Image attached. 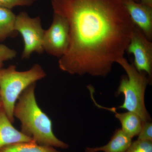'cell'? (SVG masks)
I'll return each instance as SVG.
<instances>
[{
    "label": "cell",
    "mask_w": 152,
    "mask_h": 152,
    "mask_svg": "<svg viewBox=\"0 0 152 152\" xmlns=\"http://www.w3.org/2000/svg\"><path fill=\"white\" fill-rule=\"evenodd\" d=\"M51 4L69 29L60 69L72 75L107 76L124 58L134 27L122 0H52Z\"/></svg>",
    "instance_id": "6da1fadb"
},
{
    "label": "cell",
    "mask_w": 152,
    "mask_h": 152,
    "mask_svg": "<svg viewBox=\"0 0 152 152\" xmlns=\"http://www.w3.org/2000/svg\"><path fill=\"white\" fill-rule=\"evenodd\" d=\"M35 83L22 93L15 105L14 118L21 123V132L35 142L42 145L66 149L69 145L58 139L54 134L51 120L38 104Z\"/></svg>",
    "instance_id": "7a4b0ae2"
},
{
    "label": "cell",
    "mask_w": 152,
    "mask_h": 152,
    "mask_svg": "<svg viewBox=\"0 0 152 152\" xmlns=\"http://www.w3.org/2000/svg\"><path fill=\"white\" fill-rule=\"evenodd\" d=\"M47 74L40 65L34 64L29 69L17 70L15 65L0 69V95L3 108L13 123L15 105L22 93L28 87L44 78Z\"/></svg>",
    "instance_id": "3957f363"
},
{
    "label": "cell",
    "mask_w": 152,
    "mask_h": 152,
    "mask_svg": "<svg viewBox=\"0 0 152 152\" xmlns=\"http://www.w3.org/2000/svg\"><path fill=\"white\" fill-rule=\"evenodd\" d=\"M117 63L127 75L121 79L116 93L117 96H124V102L118 108L136 114L144 122L151 121V117L145 105V95L147 86L151 81L146 74L139 72L124 57Z\"/></svg>",
    "instance_id": "277c9868"
},
{
    "label": "cell",
    "mask_w": 152,
    "mask_h": 152,
    "mask_svg": "<svg viewBox=\"0 0 152 152\" xmlns=\"http://www.w3.org/2000/svg\"><path fill=\"white\" fill-rule=\"evenodd\" d=\"M15 29L20 34L23 40L22 59H28L34 53H43V39L45 30L42 26L39 17L31 18L26 12H21L16 15Z\"/></svg>",
    "instance_id": "5b68a950"
},
{
    "label": "cell",
    "mask_w": 152,
    "mask_h": 152,
    "mask_svg": "<svg viewBox=\"0 0 152 152\" xmlns=\"http://www.w3.org/2000/svg\"><path fill=\"white\" fill-rule=\"evenodd\" d=\"M69 42V29L65 19L54 13L51 25L44 31V51L60 58L65 54Z\"/></svg>",
    "instance_id": "8992f818"
},
{
    "label": "cell",
    "mask_w": 152,
    "mask_h": 152,
    "mask_svg": "<svg viewBox=\"0 0 152 152\" xmlns=\"http://www.w3.org/2000/svg\"><path fill=\"white\" fill-rule=\"evenodd\" d=\"M126 52L134 56L133 64L136 69L146 74L151 81L152 43L134 25Z\"/></svg>",
    "instance_id": "52a82bcc"
},
{
    "label": "cell",
    "mask_w": 152,
    "mask_h": 152,
    "mask_svg": "<svg viewBox=\"0 0 152 152\" xmlns=\"http://www.w3.org/2000/svg\"><path fill=\"white\" fill-rule=\"evenodd\" d=\"M131 20L146 37L152 40V7L133 0H122Z\"/></svg>",
    "instance_id": "ba28073f"
},
{
    "label": "cell",
    "mask_w": 152,
    "mask_h": 152,
    "mask_svg": "<svg viewBox=\"0 0 152 152\" xmlns=\"http://www.w3.org/2000/svg\"><path fill=\"white\" fill-rule=\"evenodd\" d=\"M91 97L95 105L101 109L107 110L115 114V117L119 121L121 125V129L123 132L132 138L138 135L141 129L144 122L140 118L134 113L130 112L119 113L117 112L116 108L106 107L99 104L96 102L94 96V91L92 87L88 88Z\"/></svg>",
    "instance_id": "9c48e42d"
},
{
    "label": "cell",
    "mask_w": 152,
    "mask_h": 152,
    "mask_svg": "<svg viewBox=\"0 0 152 152\" xmlns=\"http://www.w3.org/2000/svg\"><path fill=\"white\" fill-rule=\"evenodd\" d=\"M3 107L0 109V149L4 147L18 143L34 141L12 124Z\"/></svg>",
    "instance_id": "30bf717a"
},
{
    "label": "cell",
    "mask_w": 152,
    "mask_h": 152,
    "mask_svg": "<svg viewBox=\"0 0 152 152\" xmlns=\"http://www.w3.org/2000/svg\"><path fill=\"white\" fill-rule=\"evenodd\" d=\"M132 138L118 129L114 132L110 141L103 146L87 148L85 152H126L132 144Z\"/></svg>",
    "instance_id": "8fae6325"
},
{
    "label": "cell",
    "mask_w": 152,
    "mask_h": 152,
    "mask_svg": "<svg viewBox=\"0 0 152 152\" xmlns=\"http://www.w3.org/2000/svg\"><path fill=\"white\" fill-rule=\"evenodd\" d=\"M15 17L11 10L0 7V41L16 36L18 33L15 29Z\"/></svg>",
    "instance_id": "7c38bea8"
},
{
    "label": "cell",
    "mask_w": 152,
    "mask_h": 152,
    "mask_svg": "<svg viewBox=\"0 0 152 152\" xmlns=\"http://www.w3.org/2000/svg\"><path fill=\"white\" fill-rule=\"evenodd\" d=\"M0 152H60L55 148L39 145L34 141L12 144L2 148Z\"/></svg>",
    "instance_id": "4fadbf2b"
},
{
    "label": "cell",
    "mask_w": 152,
    "mask_h": 152,
    "mask_svg": "<svg viewBox=\"0 0 152 152\" xmlns=\"http://www.w3.org/2000/svg\"><path fill=\"white\" fill-rule=\"evenodd\" d=\"M126 152H152V142L136 140Z\"/></svg>",
    "instance_id": "5bb4252c"
},
{
    "label": "cell",
    "mask_w": 152,
    "mask_h": 152,
    "mask_svg": "<svg viewBox=\"0 0 152 152\" xmlns=\"http://www.w3.org/2000/svg\"><path fill=\"white\" fill-rule=\"evenodd\" d=\"M17 52L4 45H0V69L4 62L15 58L17 56Z\"/></svg>",
    "instance_id": "9a60e30c"
},
{
    "label": "cell",
    "mask_w": 152,
    "mask_h": 152,
    "mask_svg": "<svg viewBox=\"0 0 152 152\" xmlns=\"http://www.w3.org/2000/svg\"><path fill=\"white\" fill-rule=\"evenodd\" d=\"M33 2L32 0H0V7L12 10L16 7L30 6Z\"/></svg>",
    "instance_id": "2e32d148"
},
{
    "label": "cell",
    "mask_w": 152,
    "mask_h": 152,
    "mask_svg": "<svg viewBox=\"0 0 152 152\" xmlns=\"http://www.w3.org/2000/svg\"><path fill=\"white\" fill-rule=\"evenodd\" d=\"M137 140L152 142V123L151 121L145 122L143 124Z\"/></svg>",
    "instance_id": "e0dca14e"
},
{
    "label": "cell",
    "mask_w": 152,
    "mask_h": 152,
    "mask_svg": "<svg viewBox=\"0 0 152 152\" xmlns=\"http://www.w3.org/2000/svg\"><path fill=\"white\" fill-rule=\"evenodd\" d=\"M140 2L151 7H152V0H140Z\"/></svg>",
    "instance_id": "ac0fdd59"
},
{
    "label": "cell",
    "mask_w": 152,
    "mask_h": 152,
    "mask_svg": "<svg viewBox=\"0 0 152 152\" xmlns=\"http://www.w3.org/2000/svg\"><path fill=\"white\" fill-rule=\"evenodd\" d=\"M2 102L1 98V95H0V109L2 107Z\"/></svg>",
    "instance_id": "d6986e66"
},
{
    "label": "cell",
    "mask_w": 152,
    "mask_h": 152,
    "mask_svg": "<svg viewBox=\"0 0 152 152\" xmlns=\"http://www.w3.org/2000/svg\"><path fill=\"white\" fill-rule=\"evenodd\" d=\"M133 1H135L137 2H140V0H133Z\"/></svg>",
    "instance_id": "ffe728a7"
},
{
    "label": "cell",
    "mask_w": 152,
    "mask_h": 152,
    "mask_svg": "<svg viewBox=\"0 0 152 152\" xmlns=\"http://www.w3.org/2000/svg\"><path fill=\"white\" fill-rule=\"evenodd\" d=\"M32 1H37V0H32Z\"/></svg>",
    "instance_id": "44dd1931"
}]
</instances>
